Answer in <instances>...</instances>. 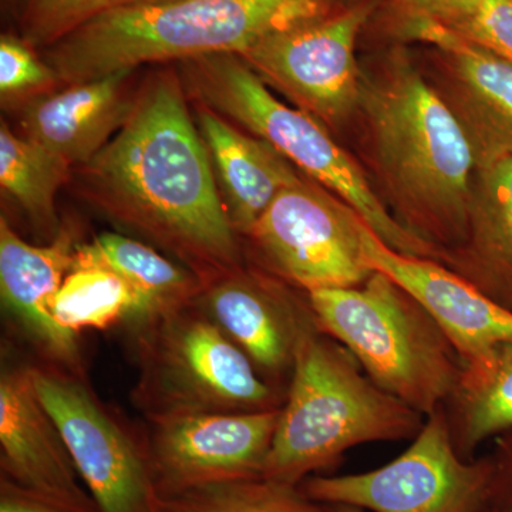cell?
Masks as SVG:
<instances>
[{
    "mask_svg": "<svg viewBox=\"0 0 512 512\" xmlns=\"http://www.w3.org/2000/svg\"><path fill=\"white\" fill-rule=\"evenodd\" d=\"M84 165L101 207L183 259L205 286L242 269L210 154L173 73L148 82L123 127Z\"/></svg>",
    "mask_w": 512,
    "mask_h": 512,
    "instance_id": "cell-1",
    "label": "cell"
},
{
    "mask_svg": "<svg viewBox=\"0 0 512 512\" xmlns=\"http://www.w3.org/2000/svg\"><path fill=\"white\" fill-rule=\"evenodd\" d=\"M365 113L377 164L399 221L443 255L466 235L477 165L470 141L440 93L416 67L396 57L383 73L363 76Z\"/></svg>",
    "mask_w": 512,
    "mask_h": 512,
    "instance_id": "cell-2",
    "label": "cell"
},
{
    "mask_svg": "<svg viewBox=\"0 0 512 512\" xmlns=\"http://www.w3.org/2000/svg\"><path fill=\"white\" fill-rule=\"evenodd\" d=\"M330 0H167L110 8L52 46L57 79L89 82L141 64L234 53L329 15Z\"/></svg>",
    "mask_w": 512,
    "mask_h": 512,
    "instance_id": "cell-3",
    "label": "cell"
},
{
    "mask_svg": "<svg viewBox=\"0 0 512 512\" xmlns=\"http://www.w3.org/2000/svg\"><path fill=\"white\" fill-rule=\"evenodd\" d=\"M426 417L377 386L318 325L302 336L262 476L301 485L346 451L413 440Z\"/></svg>",
    "mask_w": 512,
    "mask_h": 512,
    "instance_id": "cell-4",
    "label": "cell"
},
{
    "mask_svg": "<svg viewBox=\"0 0 512 512\" xmlns=\"http://www.w3.org/2000/svg\"><path fill=\"white\" fill-rule=\"evenodd\" d=\"M306 296L318 328L384 392L424 417L444 407L463 362L439 323L390 276L375 271L362 285Z\"/></svg>",
    "mask_w": 512,
    "mask_h": 512,
    "instance_id": "cell-5",
    "label": "cell"
},
{
    "mask_svg": "<svg viewBox=\"0 0 512 512\" xmlns=\"http://www.w3.org/2000/svg\"><path fill=\"white\" fill-rule=\"evenodd\" d=\"M187 79L202 106L268 141L309 178L332 191L393 251L441 262L433 245L409 231L370 187L356 161L318 119L276 99L241 56L218 53L187 60Z\"/></svg>",
    "mask_w": 512,
    "mask_h": 512,
    "instance_id": "cell-6",
    "label": "cell"
},
{
    "mask_svg": "<svg viewBox=\"0 0 512 512\" xmlns=\"http://www.w3.org/2000/svg\"><path fill=\"white\" fill-rule=\"evenodd\" d=\"M190 305L148 323L138 400L153 419L281 409L285 396L237 343Z\"/></svg>",
    "mask_w": 512,
    "mask_h": 512,
    "instance_id": "cell-7",
    "label": "cell"
},
{
    "mask_svg": "<svg viewBox=\"0 0 512 512\" xmlns=\"http://www.w3.org/2000/svg\"><path fill=\"white\" fill-rule=\"evenodd\" d=\"M493 478L491 456L458 454L441 407L390 463L366 473L309 477L301 487L318 503L370 512H487Z\"/></svg>",
    "mask_w": 512,
    "mask_h": 512,
    "instance_id": "cell-8",
    "label": "cell"
},
{
    "mask_svg": "<svg viewBox=\"0 0 512 512\" xmlns=\"http://www.w3.org/2000/svg\"><path fill=\"white\" fill-rule=\"evenodd\" d=\"M363 224L335 194L301 178L276 195L247 237L272 274L309 293L352 288L372 276Z\"/></svg>",
    "mask_w": 512,
    "mask_h": 512,
    "instance_id": "cell-9",
    "label": "cell"
},
{
    "mask_svg": "<svg viewBox=\"0 0 512 512\" xmlns=\"http://www.w3.org/2000/svg\"><path fill=\"white\" fill-rule=\"evenodd\" d=\"M372 10L365 3L299 23L266 36L238 56L299 109L336 126L359 109L362 72L356 40Z\"/></svg>",
    "mask_w": 512,
    "mask_h": 512,
    "instance_id": "cell-10",
    "label": "cell"
},
{
    "mask_svg": "<svg viewBox=\"0 0 512 512\" xmlns=\"http://www.w3.org/2000/svg\"><path fill=\"white\" fill-rule=\"evenodd\" d=\"M33 386L62 434L99 512H158L150 461L82 383L30 367Z\"/></svg>",
    "mask_w": 512,
    "mask_h": 512,
    "instance_id": "cell-11",
    "label": "cell"
},
{
    "mask_svg": "<svg viewBox=\"0 0 512 512\" xmlns=\"http://www.w3.org/2000/svg\"><path fill=\"white\" fill-rule=\"evenodd\" d=\"M281 409L153 419L151 473L158 497L262 476Z\"/></svg>",
    "mask_w": 512,
    "mask_h": 512,
    "instance_id": "cell-12",
    "label": "cell"
},
{
    "mask_svg": "<svg viewBox=\"0 0 512 512\" xmlns=\"http://www.w3.org/2000/svg\"><path fill=\"white\" fill-rule=\"evenodd\" d=\"M402 32L439 47L446 63L443 92L470 141L477 171L512 157V63L453 30L404 12Z\"/></svg>",
    "mask_w": 512,
    "mask_h": 512,
    "instance_id": "cell-13",
    "label": "cell"
},
{
    "mask_svg": "<svg viewBox=\"0 0 512 512\" xmlns=\"http://www.w3.org/2000/svg\"><path fill=\"white\" fill-rule=\"evenodd\" d=\"M362 241L370 268L390 276L430 313L464 367L483 362L498 346L512 342V312L466 278L439 261L393 251L366 224Z\"/></svg>",
    "mask_w": 512,
    "mask_h": 512,
    "instance_id": "cell-14",
    "label": "cell"
},
{
    "mask_svg": "<svg viewBox=\"0 0 512 512\" xmlns=\"http://www.w3.org/2000/svg\"><path fill=\"white\" fill-rule=\"evenodd\" d=\"M200 298L268 382L291 377L299 342L316 325L308 296L299 301L275 279L239 269L205 286Z\"/></svg>",
    "mask_w": 512,
    "mask_h": 512,
    "instance_id": "cell-15",
    "label": "cell"
},
{
    "mask_svg": "<svg viewBox=\"0 0 512 512\" xmlns=\"http://www.w3.org/2000/svg\"><path fill=\"white\" fill-rule=\"evenodd\" d=\"M0 448L3 473L19 487L69 512L99 511L37 397L30 367L5 369L0 377Z\"/></svg>",
    "mask_w": 512,
    "mask_h": 512,
    "instance_id": "cell-16",
    "label": "cell"
},
{
    "mask_svg": "<svg viewBox=\"0 0 512 512\" xmlns=\"http://www.w3.org/2000/svg\"><path fill=\"white\" fill-rule=\"evenodd\" d=\"M131 72L69 84L63 92L40 97L23 111L25 136L64 163L87 164L126 123L134 99L126 83Z\"/></svg>",
    "mask_w": 512,
    "mask_h": 512,
    "instance_id": "cell-17",
    "label": "cell"
},
{
    "mask_svg": "<svg viewBox=\"0 0 512 512\" xmlns=\"http://www.w3.org/2000/svg\"><path fill=\"white\" fill-rule=\"evenodd\" d=\"M73 237L60 232L46 247L28 244L0 220V292L5 305L50 355L76 363V333L57 325L52 303L73 265Z\"/></svg>",
    "mask_w": 512,
    "mask_h": 512,
    "instance_id": "cell-18",
    "label": "cell"
},
{
    "mask_svg": "<svg viewBox=\"0 0 512 512\" xmlns=\"http://www.w3.org/2000/svg\"><path fill=\"white\" fill-rule=\"evenodd\" d=\"M197 117L229 221L238 234L248 235L276 195L301 177L268 141L245 134L202 104Z\"/></svg>",
    "mask_w": 512,
    "mask_h": 512,
    "instance_id": "cell-19",
    "label": "cell"
},
{
    "mask_svg": "<svg viewBox=\"0 0 512 512\" xmlns=\"http://www.w3.org/2000/svg\"><path fill=\"white\" fill-rule=\"evenodd\" d=\"M441 264L512 312V157L476 171L466 235Z\"/></svg>",
    "mask_w": 512,
    "mask_h": 512,
    "instance_id": "cell-20",
    "label": "cell"
},
{
    "mask_svg": "<svg viewBox=\"0 0 512 512\" xmlns=\"http://www.w3.org/2000/svg\"><path fill=\"white\" fill-rule=\"evenodd\" d=\"M451 439L466 460L485 441L512 430V342L483 362L463 367L457 387L444 404Z\"/></svg>",
    "mask_w": 512,
    "mask_h": 512,
    "instance_id": "cell-21",
    "label": "cell"
},
{
    "mask_svg": "<svg viewBox=\"0 0 512 512\" xmlns=\"http://www.w3.org/2000/svg\"><path fill=\"white\" fill-rule=\"evenodd\" d=\"M86 245L134 293L138 306L136 322L140 325L146 326L191 305L205 289L197 275L136 239L104 232Z\"/></svg>",
    "mask_w": 512,
    "mask_h": 512,
    "instance_id": "cell-22",
    "label": "cell"
},
{
    "mask_svg": "<svg viewBox=\"0 0 512 512\" xmlns=\"http://www.w3.org/2000/svg\"><path fill=\"white\" fill-rule=\"evenodd\" d=\"M137 299L126 282L80 245L55 301L52 315L57 325L72 333L106 329L120 319L137 318Z\"/></svg>",
    "mask_w": 512,
    "mask_h": 512,
    "instance_id": "cell-23",
    "label": "cell"
},
{
    "mask_svg": "<svg viewBox=\"0 0 512 512\" xmlns=\"http://www.w3.org/2000/svg\"><path fill=\"white\" fill-rule=\"evenodd\" d=\"M72 165L26 136L0 126V185L42 227H55L57 191Z\"/></svg>",
    "mask_w": 512,
    "mask_h": 512,
    "instance_id": "cell-24",
    "label": "cell"
},
{
    "mask_svg": "<svg viewBox=\"0 0 512 512\" xmlns=\"http://www.w3.org/2000/svg\"><path fill=\"white\" fill-rule=\"evenodd\" d=\"M158 512H330L301 485L264 476L241 478L158 497Z\"/></svg>",
    "mask_w": 512,
    "mask_h": 512,
    "instance_id": "cell-25",
    "label": "cell"
},
{
    "mask_svg": "<svg viewBox=\"0 0 512 512\" xmlns=\"http://www.w3.org/2000/svg\"><path fill=\"white\" fill-rule=\"evenodd\" d=\"M110 8V0H30L26 39L32 45H56Z\"/></svg>",
    "mask_w": 512,
    "mask_h": 512,
    "instance_id": "cell-26",
    "label": "cell"
},
{
    "mask_svg": "<svg viewBox=\"0 0 512 512\" xmlns=\"http://www.w3.org/2000/svg\"><path fill=\"white\" fill-rule=\"evenodd\" d=\"M448 29L512 63V0H483L468 18Z\"/></svg>",
    "mask_w": 512,
    "mask_h": 512,
    "instance_id": "cell-27",
    "label": "cell"
},
{
    "mask_svg": "<svg viewBox=\"0 0 512 512\" xmlns=\"http://www.w3.org/2000/svg\"><path fill=\"white\" fill-rule=\"evenodd\" d=\"M56 74L49 64L40 62L28 45L12 36L0 40V90L18 94L42 89L53 83Z\"/></svg>",
    "mask_w": 512,
    "mask_h": 512,
    "instance_id": "cell-28",
    "label": "cell"
},
{
    "mask_svg": "<svg viewBox=\"0 0 512 512\" xmlns=\"http://www.w3.org/2000/svg\"><path fill=\"white\" fill-rule=\"evenodd\" d=\"M491 458L494 478L487 512H512V430L498 437Z\"/></svg>",
    "mask_w": 512,
    "mask_h": 512,
    "instance_id": "cell-29",
    "label": "cell"
},
{
    "mask_svg": "<svg viewBox=\"0 0 512 512\" xmlns=\"http://www.w3.org/2000/svg\"><path fill=\"white\" fill-rule=\"evenodd\" d=\"M404 12L434 20L446 28H453L468 18L483 0H400Z\"/></svg>",
    "mask_w": 512,
    "mask_h": 512,
    "instance_id": "cell-30",
    "label": "cell"
},
{
    "mask_svg": "<svg viewBox=\"0 0 512 512\" xmlns=\"http://www.w3.org/2000/svg\"><path fill=\"white\" fill-rule=\"evenodd\" d=\"M0 512H69L59 505L43 500L39 495L2 478L0 484Z\"/></svg>",
    "mask_w": 512,
    "mask_h": 512,
    "instance_id": "cell-31",
    "label": "cell"
},
{
    "mask_svg": "<svg viewBox=\"0 0 512 512\" xmlns=\"http://www.w3.org/2000/svg\"><path fill=\"white\" fill-rule=\"evenodd\" d=\"M111 8H121V6L148 5V3L167 2V0H110Z\"/></svg>",
    "mask_w": 512,
    "mask_h": 512,
    "instance_id": "cell-32",
    "label": "cell"
},
{
    "mask_svg": "<svg viewBox=\"0 0 512 512\" xmlns=\"http://www.w3.org/2000/svg\"><path fill=\"white\" fill-rule=\"evenodd\" d=\"M330 512H365L352 505H329Z\"/></svg>",
    "mask_w": 512,
    "mask_h": 512,
    "instance_id": "cell-33",
    "label": "cell"
}]
</instances>
